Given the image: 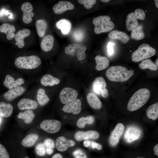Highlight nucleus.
I'll return each instance as SVG.
<instances>
[{"label": "nucleus", "instance_id": "1", "mask_svg": "<svg viewBox=\"0 0 158 158\" xmlns=\"http://www.w3.org/2000/svg\"><path fill=\"white\" fill-rule=\"evenodd\" d=\"M134 74L133 70H129L126 68L120 66H111L106 72V75L109 80L118 82L128 80Z\"/></svg>", "mask_w": 158, "mask_h": 158}, {"label": "nucleus", "instance_id": "2", "mask_svg": "<svg viewBox=\"0 0 158 158\" xmlns=\"http://www.w3.org/2000/svg\"><path fill=\"white\" fill-rule=\"evenodd\" d=\"M149 90L142 88L137 90L129 99L127 104L128 110L131 111L136 110L147 102L150 96Z\"/></svg>", "mask_w": 158, "mask_h": 158}, {"label": "nucleus", "instance_id": "3", "mask_svg": "<svg viewBox=\"0 0 158 158\" xmlns=\"http://www.w3.org/2000/svg\"><path fill=\"white\" fill-rule=\"evenodd\" d=\"M40 59L36 55L19 56L15 61V64L18 68L32 69L39 66L41 63Z\"/></svg>", "mask_w": 158, "mask_h": 158}, {"label": "nucleus", "instance_id": "4", "mask_svg": "<svg viewBox=\"0 0 158 158\" xmlns=\"http://www.w3.org/2000/svg\"><path fill=\"white\" fill-rule=\"evenodd\" d=\"M111 18L107 16H101L94 18L93 23L95 25L94 32L96 34L107 32L113 29L115 25Z\"/></svg>", "mask_w": 158, "mask_h": 158}, {"label": "nucleus", "instance_id": "5", "mask_svg": "<svg viewBox=\"0 0 158 158\" xmlns=\"http://www.w3.org/2000/svg\"><path fill=\"white\" fill-rule=\"evenodd\" d=\"M156 53V50L147 43H143L140 45L137 50L132 54V60L135 62L150 58L154 56Z\"/></svg>", "mask_w": 158, "mask_h": 158}, {"label": "nucleus", "instance_id": "6", "mask_svg": "<svg viewBox=\"0 0 158 158\" xmlns=\"http://www.w3.org/2000/svg\"><path fill=\"white\" fill-rule=\"evenodd\" d=\"M87 47L81 44L73 43L69 44L65 48V52L68 55L74 56L76 54L78 60L84 59L86 57L85 51Z\"/></svg>", "mask_w": 158, "mask_h": 158}, {"label": "nucleus", "instance_id": "7", "mask_svg": "<svg viewBox=\"0 0 158 158\" xmlns=\"http://www.w3.org/2000/svg\"><path fill=\"white\" fill-rule=\"evenodd\" d=\"M78 94L75 90L71 87H65L61 91L59 98L62 104H66L76 99Z\"/></svg>", "mask_w": 158, "mask_h": 158}, {"label": "nucleus", "instance_id": "8", "mask_svg": "<svg viewBox=\"0 0 158 158\" xmlns=\"http://www.w3.org/2000/svg\"><path fill=\"white\" fill-rule=\"evenodd\" d=\"M40 126L41 128L45 131L50 133H54L59 130L61 124L58 120L46 119L42 121Z\"/></svg>", "mask_w": 158, "mask_h": 158}, {"label": "nucleus", "instance_id": "9", "mask_svg": "<svg viewBox=\"0 0 158 158\" xmlns=\"http://www.w3.org/2000/svg\"><path fill=\"white\" fill-rule=\"evenodd\" d=\"M124 129V126L122 123H118L116 124L109 138V142L111 145L114 146L118 143Z\"/></svg>", "mask_w": 158, "mask_h": 158}, {"label": "nucleus", "instance_id": "10", "mask_svg": "<svg viewBox=\"0 0 158 158\" xmlns=\"http://www.w3.org/2000/svg\"><path fill=\"white\" fill-rule=\"evenodd\" d=\"M81 102L78 98L66 104L63 107V110L65 112L72 113L74 114H79L81 110Z\"/></svg>", "mask_w": 158, "mask_h": 158}, {"label": "nucleus", "instance_id": "11", "mask_svg": "<svg viewBox=\"0 0 158 158\" xmlns=\"http://www.w3.org/2000/svg\"><path fill=\"white\" fill-rule=\"evenodd\" d=\"M32 5L30 3L27 2L23 3L21 6V9L23 12L22 19L24 23L28 24L32 20V18L34 13L32 12L33 10Z\"/></svg>", "mask_w": 158, "mask_h": 158}, {"label": "nucleus", "instance_id": "12", "mask_svg": "<svg viewBox=\"0 0 158 158\" xmlns=\"http://www.w3.org/2000/svg\"><path fill=\"white\" fill-rule=\"evenodd\" d=\"M75 144L74 141L63 136L58 137L56 141V147L58 150L61 152L66 151L69 147H73Z\"/></svg>", "mask_w": 158, "mask_h": 158}, {"label": "nucleus", "instance_id": "13", "mask_svg": "<svg viewBox=\"0 0 158 158\" xmlns=\"http://www.w3.org/2000/svg\"><path fill=\"white\" fill-rule=\"evenodd\" d=\"M99 134L95 130H89L86 132L78 131L74 135L75 139L78 141L89 139H96L99 137Z\"/></svg>", "mask_w": 158, "mask_h": 158}, {"label": "nucleus", "instance_id": "14", "mask_svg": "<svg viewBox=\"0 0 158 158\" xmlns=\"http://www.w3.org/2000/svg\"><path fill=\"white\" fill-rule=\"evenodd\" d=\"M74 7V5L69 1H60L53 6V9L55 14H60L66 11L72 10Z\"/></svg>", "mask_w": 158, "mask_h": 158}, {"label": "nucleus", "instance_id": "15", "mask_svg": "<svg viewBox=\"0 0 158 158\" xmlns=\"http://www.w3.org/2000/svg\"><path fill=\"white\" fill-rule=\"evenodd\" d=\"M24 80L22 78H19L15 80L11 76L7 75L4 82V85L9 89L16 88L23 84Z\"/></svg>", "mask_w": 158, "mask_h": 158}, {"label": "nucleus", "instance_id": "16", "mask_svg": "<svg viewBox=\"0 0 158 158\" xmlns=\"http://www.w3.org/2000/svg\"><path fill=\"white\" fill-rule=\"evenodd\" d=\"M24 91V88L20 86L9 89L4 94L3 96L6 100L10 101L20 96Z\"/></svg>", "mask_w": 158, "mask_h": 158}, {"label": "nucleus", "instance_id": "17", "mask_svg": "<svg viewBox=\"0 0 158 158\" xmlns=\"http://www.w3.org/2000/svg\"><path fill=\"white\" fill-rule=\"evenodd\" d=\"M30 33L31 31L28 29L23 28L19 30L15 35V39L17 41L15 44L18 45L19 48H22L25 44L24 38L29 36Z\"/></svg>", "mask_w": 158, "mask_h": 158}, {"label": "nucleus", "instance_id": "18", "mask_svg": "<svg viewBox=\"0 0 158 158\" xmlns=\"http://www.w3.org/2000/svg\"><path fill=\"white\" fill-rule=\"evenodd\" d=\"M37 106V103L35 101L28 98L21 99L17 104L18 108L20 110L35 109Z\"/></svg>", "mask_w": 158, "mask_h": 158}, {"label": "nucleus", "instance_id": "19", "mask_svg": "<svg viewBox=\"0 0 158 158\" xmlns=\"http://www.w3.org/2000/svg\"><path fill=\"white\" fill-rule=\"evenodd\" d=\"M93 90L97 94L101 95V92L107 86V84L104 79L101 76L97 77L92 83Z\"/></svg>", "mask_w": 158, "mask_h": 158}, {"label": "nucleus", "instance_id": "20", "mask_svg": "<svg viewBox=\"0 0 158 158\" xmlns=\"http://www.w3.org/2000/svg\"><path fill=\"white\" fill-rule=\"evenodd\" d=\"M108 37L112 39L119 40L123 43H127L130 40L129 36L126 33L117 30L110 32Z\"/></svg>", "mask_w": 158, "mask_h": 158}, {"label": "nucleus", "instance_id": "21", "mask_svg": "<svg viewBox=\"0 0 158 158\" xmlns=\"http://www.w3.org/2000/svg\"><path fill=\"white\" fill-rule=\"evenodd\" d=\"M16 31L15 26L7 23H4L0 26V32L5 33L7 39L9 40L13 39L15 36L14 32Z\"/></svg>", "mask_w": 158, "mask_h": 158}, {"label": "nucleus", "instance_id": "22", "mask_svg": "<svg viewBox=\"0 0 158 158\" xmlns=\"http://www.w3.org/2000/svg\"><path fill=\"white\" fill-rule=\"evenodd\" d=\"M87 99L89 105L92 108L98 109L102 106V103L99 98L95 94L90 92L87 95Z\"/></svg>", "mask_w": 158, "mask_h": 158}, {"label": "nucleus", "instance_id": "23", "mask_svg": "<svg viewBox=\"0 0 158 158\" xmlns=\"http://www.w3.org/2000/svg\"><path fill=\"white\" fill-rule=\"evenodd\" d=\"M54 39L51 35H48L44 36L41 43L40 47L44 51L48 52L52 49L54 43Z\"/></svg>", "mask_w": 158, "mask_h": 158}, {"label": "nucleus", "instance_id": "24", "mask_svg": "<svg viewBox=\"0 0 158 158\" xmlns=\"http://www.w3.org/2000/svg\"><path fill=\"white\" fill-rule=\"evenodd\" d=\"M41 84L44 86H52L59 84V79L49 74L44 75L40 79Z\"/></svg>", "mask_w": 158, "mask_h": 158}, {"label": "nucleus", "instance_id": "25", "mask_svg": "<svg viewBox=\"0 0 158 158\" xmlns=\"http://www.w3.org/2000/svg\"><path fill=\"white\" fill-rule=\"evenodd\" d=\"M57 28L61 30L62 34L66 35L70 32L71 28V24L68 20L62 19L56 23Z\"/></svg>", "mask_w": 158, "mask_h": 158}, {"label": "nucleus", "instance_id": "26", "mask_svg": "<svg viewBox=\"0 0 158 158\" xmlns=\"http://www.w3.org/2000/svg\"><path fill=\"white\" fill-rule=\"evenodd\" d=\"M128 128L125 135V138L127 141L131 142L139 137L140 132L137 128L130 127Z\"/></svg>", "mask_w": 158, "mask_h": 158}, {"label": "nucleus", "instance_id": "27", "mask_svg": "<svg viewBox=\"0 0 158 158\" xmlns=\"http://www.w3.org/2000/svg\"><path fill=\"white\" fill-rule=\"evenodd\" d=\"M96 63L95 69L97 71H100L107 68L109 65V61L106 57L99 55L95 57Z\"/></svg>", "mask_w": 158, "mask_h": 158}, {"label": "nucleus", "instance_id": "28", "mask_svg": "<svg viewBox=\"0 0 158 158\" xmlns=\"http://www.w3.org/2000/svg\"><path fill=\"white\" fill-rule=\"evenodd\" d=\"M13 107L10 104L4 102H0V115L3 117H10L12 114Z\"/></svg>", "mask_w": 158, "mask_h": 158}, {"label": "nucleus", "instance_id": "29", "mask_svg": "<svg viewBox=\"0 0 158 158\" xmlns=\"http://www.w3.org/2000/svg\"><path fill=\"white\" fill-rule=\"evenodd\" d=\"M126 27L128 31L132 30L138 26V19L133 12L128 14L126 18Z\"/></svg>", "mask_w": 158, "mask_h": 158}, {"label": "nucleus", "instance_id": "30", "mask_svg": "<svg viewBox=\"0 0 158 158\" xmlns=\"http://www.w3.org/2000/svg\"><path fill=\"white\" fill-rule=\"evenodd\" d=\"M35 25L39 36L41 37H43L47 27L46 21L43 19L38 20L35 22Z\"/></svg>", "mask_w": 158, "mask_h": 158}, {"label": "nucleus", "instance_id": "31", "mask_svg": "<svg viewBox=\"0 0 158 158\" xmlns=\"http://www.w3.org/2000/svg\"><path fill=\"white\" fill-rule=\"evenodd\" d=\"M147 117L153 120L158 117V102H156L148 107L146 111Z\"/></svg>", "mask_w": 158, "mask_h": 158}, {"label": "nucleus", "instance_id": "32", "mask_svg": "<svg viewBox=\"0 0 158 158\" xmlns=\"http://www.w3.org/2000/svg\"><path fill=\"white\" fill-rule=\"evenodd\" d=\"M35 117V114L32 111L27 109L23 112H20L18 115V117L23 119L26 123L32 122Z\"/></svg>", "mask_w": 158, "mask_h": 158}, {"label": "nucleus", "instance_id": "33", "mask_svg": "<svg viewBox=\"0 0 158 158\" xmlns=\"http://www.w3.org/2000/svg\"><path fill=\"white\" fill-rule=\"evenodd\" d=\"M38 137V135L36 134H29L22 140L21 141L22 145L25 147L32 146L36 143Z\"/></svg>", "mask_w": 158, "mask_h": 158}, {"label": "nucleus", "instance_id": "34", "mask_svg": "<svg viewBox=\"0 0 158 158\" xmlns=\"http://www.w3.org/2000/svg\"><path fill=\"white\" fill-rule=\"evenodd\" d=\"M145 35L141 25H139L133 29L131 34V37L133 39L140 40L143 39Z\"/></svg>", "mask_w": 158, "mask_h": 158}, {"label": "nucleus", "instance_id": "35", "mask_svg": "<svg viewBox=\"0 0 158 158\" xmlns=\"http://www.w3.org/2000/svg\"><path fill=\"white\" fill-rule=\"evenodd\" d=\"M37 98L39 104L42 106L47 104L49 100V97L45 93V90L42 88L38 89Z\"/></svg>", "mask_w": 158, "mask_h": 158}, {"label": "nucleus", "instance_id": "36", "mask_svg": "<svg viewBox=\"0 0 158 158\" xmlns=\"http://www.w3.org/2000/svg\"><path fill=\"white\" fill-rule=\"evenodd\" d=\"M139 66L142 69L147 68L150 70L155 71L157 70L158 67L153 61L150 59H146L142 60Z\"/></svg>", "mask_w": 158, "mask_h": 158}, {"label": "nucleus", "instance_id": "37", "mask_svg": "<svg viewBox=\"0 0 158 158\" xmlns=\"http://www.w3.org/2000/svg\"><path fill=\"white\" fill-rule=\"evenodd\" d=\"M94 120V118L92 116H89L85 118L82 117L77 121L76 125L78 128H85L86 124H91L93 123Z\"/></svg>", "mask_w": 158, "mask_h": 158}, {"label": "nucleus", "instance_id": "38", "mask_svg": "<svg viewBox=\"0 0 158 158\" xmlns=\"http://www.w3.org/2000/svg\"><path fill=\"white\" fill-rule=\"evenodd\" d=\"M78 2L84 5L85 8L87 9H91L93 5L96 2L95 0H78Z\"/></svg>", "mask_w": 158, "mask_h": 158}, {"label": "nucleus", "instance_id": "39", "mask_svg": "<svg viewBox=\"0 0 158 158\" xmlns=\"http://www.w3.org/2000/svg\"><path fill=\"white\" fill-rule=\"evenodd\" d=\"M35 150L37 154L40 156H43L45 154V147L44 144L39 143L36 147Z\"/></svg>", "mask_w": 158, "mask_h": 158}, {"label": "nucleus", "instance_id": "40", "mask_svg": "<svg viewBox=\"0 0 158 158\" xmlns=\"http://www.w3.org/2000/svg\"><path fill=\"white\" fill-rule=\"evenodd\" d=\"M134 13L137 19L143 20L145 18V13L144 10L141 8L137 9L135 11Z\"/></svg>", "mask_w": 158, "mask_h": 158}, {"label": "nucleus", "instance_id": "41", "mask_svg": "<svg viewBox=\"0 0 158 158\" xmlns=\"http://www.w3.org/2000/svg\"><path fill=\"white\" fill-rule=\"evenodd\" d=\"M73 36L74 39L79 42L82 41L84 38L83 32L81 30H77L74 32Z\"/></svg>", "mask_w": 158, "mask_h": 158}, {"label": "nucleus", "instance_id": "42", "mask_svg": "<svg viewBox=\"0 0 158 158\" xmlns=\"http://www.w3.org/2000/svg\"><path fill=\"white\" fill-rule=\"evenodd\" d=\"M74 158H87V155L82 150H77L74 151L73 153Z\"/></svg>", "mask_w": 158, "mask_h": 158}, {"label": "nucleus", "instance_id": "43", "mask_svg": "<svg viewBox=\"0 0 158 158\" xmlns=\"http://www.w3.org/2000/svg\"><path fill=\"white\" fill-rule=\"evenodd\" d=\"M0 158H10L9 155L4 146L0 144Z\"/></svg>", "mask_w": 158, "mask_h": 158}, {"label": "nucleus", "instance_id": "44", "mask_svg": "<svg viewBox=\"0 0 158 158\" xmlns=\"http://www.w3.org/2000/svg\"><path fill=\"white\" fill-rule=\"evenodd\" d=\"M44 144L46 148L53 149L54 147V142L52 139L50 138L46 139Z\"/></svg>", "mask_w": 158, "mask_h": 158}, {"label": "nucleus", "instance_id": "45", "mask_svg": "<svg viewBox=\"0 0 158 158\" xmlns=\"http://www.w3.org/2000/svg\"><path fill=\"white\" fill-rule=\"evenodd\" d=\"M115 45V44L113 42H109L108 43L107 47V51L108 54L110 56H112L114 53V50L113 46Z\"/></svg>", "mask_w": 158, "mask_h": 158}, {"label": "nucleus", "instance_id": "46", "mask_svg": "<svg viewBox=\"0 0 158 158\" xmlns=\"http://www.w3.org/2000/svg\"><path fill=\"white\" fill-rule=\"evenodd\" d=\"M90 147L92 148H96L98 150H101L102 148V146L100 144L94 141H91Z\"/></svg>", "mask_w": 158, "mask_h": 158}, {"label": "nucleus", "instance_id": "47", "mask_svg": "<svg viewBox=\"0 0 158 158\" xmlns=\"http://www.w3.org/2000/svg\"><path fill=\"white\" fill-rule=\"evenodd\" d=\"M101 95L102 97L104 98H107L109 95V93L108 90L106 88L104 89L101 92Z\"/></svg>", "mask_w": 158, "mask_h": 158}, {"label": "nucleus", "instance_id": "48", "mask_svg": "<svg viewBox=\"0 0 158 158\" xmlns=\"http://www.w3.org/2000/svg\"><path fill=\"white\" fill-rule=\"evenodd\" d=\"M91 142V141L89 140H85L83 142V145L85 147H90Z\"/></svg>", "mask_w": 158, "mask_h": 158}, {"label": "nucleus", "instance_id": "49", "mask_svg": "<svg viewBox=\"0 0 158 158\" xmlns=\"http://www.w3.org/2000/svg\"><path fill=\"white\" fill-rule=\"evenodd\" d=\"M154 154L158 156V144H157L154 148Z\"/></svg>", "mask_w": 158, "mask_h": 158}, {"label": "nucleus", "instance_id": "50", "mask_svg": "<svg viewBox=\"0 0 158 158\" xmlns=\"http://www.w3.org/2000/svg\"><path fill=\"white\" fill-rule=\"evenodd\" d=\"M51 158H63L61 154L59 153H56L54 154Z\"/></svg>", "mask_w": 158, "mask_h": 158}, {"label": "nucleus", "instance_id": "51", "mask_svg": "<svg viewBox=\"0 0 158 158\" xmlns=\"http://www.w3.org/2000/svg\"><path fill=\"white\" fill-rule=\"evenodd\" d=\"M46 152L47 154H51L53 153V150L51 149L46 148Z\"/></svg>", "mask_w": 158, "mask_h": 158}, {"label": "nucleus", "instance_id": "52", "mask_svg": "<svg viewBox=\"0 0 158 158\" xmlns=\"http://www.w3.org/2000/svg\"><path fill=\"white\" fill-rule=\"evenodd\" d=\"M154 2L156 7L158 8V1L157 0H155Z\"/></svg>", "mask_w": 158, "mask_h": 158}, {"label": "nucleus", "instance_id": "53", "mask_svg": "<svg viewBox=\"0 0 158 158\" xmlns=\"http://www.w3.org/2000/svg\"><path fill=\"white\" fill-rule=\"evenodd\" d=\"M101 1L102 2L106 3L108 2L109 1H110L109 0H101Z\"/></svg>", "mask_w": 158, "mask_h": 158}, {"label": "nucleus", "instance_id": "54", "mask_svg": "<svg viewBox=\"0 0 158 158\" xmlns=\"http://www.w3.org/2000/svg\"><path fill=\"white\" fill-rule=\"evenodd\" d=\"M158 59H157L156 60V62H155V63H156V64L155 65L157 66L158 67Z\"/></svg>", "mask_w": 158, "mask_h": 158}, {"label": "nucleus", "instance_id": "55", "mask_svg": "<svg viewBox=\"0 0 158 158\" xmlns=\"http://www.w3.org/2000/svg\"><path fill=\"white\" fill-rule=\"evenodd\" d=\"M24 158H29L28 157L26 156Z\"/></svg>", "mask_w": 158, "mask_h": 158}, {"label": "nucleus", "instance_id": "56", "mask_svg": "<svg viewBox=\"0 0 158 158\" xmlns=\"http://www.w3.org/2000/svg\"><path fill=\"white\" fill-rule=\"evenodd\" d=\"M136 158H144L141 157H137Z\"/></svg>", "mask_w": 158, "mask_h": 158}, {"label": "nucleus", "instance_id": "57", "mask_svg": "<svg viewBox=\"0 0 158 158\" xmlns=\"http://www.w3.org/2000/svg\"><path fill=\"white\" fill-rule=\"evenodd\" d=\"M0 121H1V119H0Z\"/></svg>", "mask_w": 158, "mask_h": 158}]
</instances>
